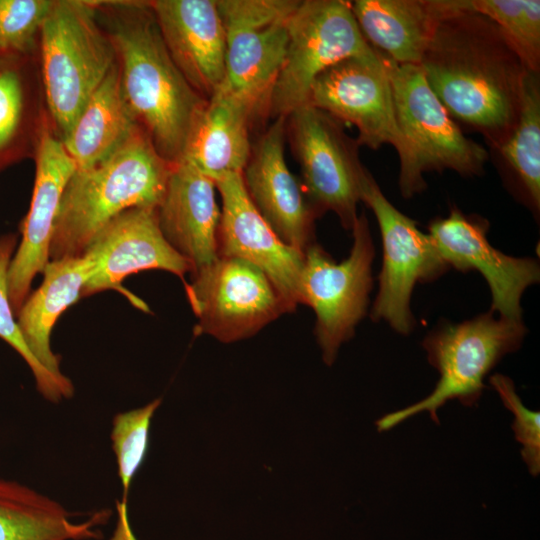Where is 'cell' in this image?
I'll return each instance as SVG.
<instances>
[{
  "instance_id": "6da1fadb",
  "label": "cell",
  "mask_w": 540,
  "mask_h": 540,
  "mask_svg": "<svg viewBox=\"0 0 540 540\" xmlns=\"http://www.w3.org/2000/svg\"><path fill=\"white\" fill-rule=\"evenodd\" d=\"M419 66L453 120L482 134L493 150L507 139L526 67L494 22L476 13H449Z\"/></svg>"
},
{
  "instance_id": "7a4b0ae2",
  "label": "cell",
  "mask_w": 540,
  "mask_h": 540,
  "mask_svg": "<svg viewBox=\"0 0 540 540\" xmlns=\"http://www.w3.org/2000/svg\"><path fill=\"white\" fill-rule=\"evenodd\" d=\"M94 3L115 52L125 103L157 152L179 163L208 100L173 62L148 1Z\"/></svg>"
},
{
  "instance_id": "3957f363",
  "label": "cell",
  "mask_w": 540,
  "mask_h": 540,
  "mask_svg": "<svg viewBox=\"0 0 540 540\" xmlns=\"http://www.w3.org/2000/svg\"><path fill=\"white\" fill-rule=\"evenodd\" d=\"M174 165L140 128L105 160L76 169L61 199L50 260L82 256L96 234L128 209L157 208Z\"/></svg>"
},
{
  "instance_id": "277c9868",
  "label": "cell",
  "mask_w": 540,
  "mask_h": 540,
  "mask_svg": "<svg viewBox=\"0 0 540 540\" xmlns=\"http://www.w3.org/2000/svg\"><path fill=\"white\" fill-rule=\"evenodd\" d=\"M38 60L49 122L62 141L116 62L94 1L55 0Z\"/></svg>"
},
{
  "instance_id": "5b68a950",
  "label": "cell",
  "mask_w": 540,
  "mask_h": 540,
  "mask_svg": "<svg viewBox=\"0 0 540 540\" xmlns=\"http://www.w3.org/2000/svg\"><path fill=\"white\" fill-rule=\"evenodd\" d=\"M525 334L522 321L496 318L491 310L431 332L423 347L428 361L439 373L434 390L424 399L379 418L378 431H388L424 411L439 424L438 410L450 400L456 399L466 407L475 406L485 388L486 375L506 354L520 348Z\"/></svg>"
},
{
  "instance_id": "8992f818",
  "label": "cell",
  "mask_w": 540,
  "mask_h": 540,
  "mask_svg": "<svg viewBox=\"0 0 540 540\" xmlns=\"http://www.w3.org/2000/svg\"><path fill=\"white\" fill-rule=\"evenodd\" d=\"M308 105L340 123L356 127L358 144L372 150L392 145L400 161L399 187L405 198L425 188L410 143L396 117L392 88L383 58H347L322 72L314 81Z\"/></svg>"
},
{
  "instance_id": "52a82bcc",
  "label": "cell",
  "mask_w": 540,
  "mask_h": 540,
  "mask_svg": "<svg viewBox=\"0 0 540 540\" xmlns=\"http://www.w3.org/2000/svg\"><path fill=\"white\" fill-rule=\"evenodd\" d=\"M351 1L303 0L292 14L285 57L268 109L272 120L308 105L312 85L331 66L351 57H370Z\"/></svg>"
},
{
  "instance_id": "ba28073f",
  "label": "cell",
  "mask_w": 540,
  "mask_h": 540,
  "mask_svg": "<svg viewBox=\"0 0 540 540\" xmlns=\"http://www.w3.org/2000/svg\"><path fill=\"white\" fill-rule=\"evenodd\" d=\"M351 231L350 254L339 263L315 242L304 251L300 304L311 307L316 315L314 332L327 365L354 335L367 312L372 289L374 246L364 213L357 217Z\"/></svg>"
},
{
  "instance_id": "9c48e42d",
  "label": "cell",
  "mask_w": 540,
  "mask_h": 540,
  "mask_svg": "<svg viewBox=\"0 0 540 540\" xmlns=\"http://www.w3.org/2000/svg\"><path fill=\"white\" fill-rule=\"evenodd\" d=\"M286 138L300 166L301 186L317 216L332 211L346 230H352L366 171L357 140L345 133L342 123L310 105L286 117Z\"/></svg>"
},
{
  "instance_id": "30bf717a",
  "label": "cell",
  "mask_w": 540,
  "mask_h": 540,
  "mask_svg": "<svg viewBox=\"0 0 540 540\" xmlns=\"http://www.w3.org/2000/svg\"><path fill=\"white\" fill-rule=\"evenodd\" d=\"M300 0H217L226 38L225 78L219 89L268 117L282 66L289 21Z\"/></svg>"
},
{
  "instance_id": "8fae6325",
  "label": "cell",
  "mask_w": 540,
  "mask_h": 540,
  "mask_svg": "<svg viewBox=\"0 0 540 540\" xmlns=\"http://www.w3.org/2000/svg\"><path fill=\"white\" fill-rule=\"evenodd\" d=\"M192 276V281L185 283V291L198 320L195 335L206 334L231 343L255 335L291 312L269 278L241 259L218 257Z\"/></svg>"
},
{
  "instance_id": "7c38bea8",
  "label": "cell",
  "mask_w": 540,
  "mask_h": 540,
  "mask_svg": "<svg viewBox=\"0 0 540 540\" xmlns=\"http://www.w3.org/2000/svg\"><path fill=\"white\" fill-rule=\"evenodd\" d=\"M361 201L377 219L383 247L371 318L386 321L400 334H409L414 326L410 300L415 285L440 277L449 267L429 234L389 202L367 169L361 180Z\"/></svg>"
},
{
  "instance_id": "4fadbf2b",
  "label": "cell",
  "mask_w": 540,
  "mask_h": 540,
  "mask_svg": "<svg viewBox=\"0 0 540 540\" xmlns=\"http://www.w3.org/2000/svg\"><path fill=\"white\" fill-rule=\"evenodd\" d=\"M381 56V55H380ZM386 64L399 127L410 143L419 172H483L488 152L467 138L431 90L419 65Z\"/></svg>"
},
{
  "instance_id": "5bb4252c",
  "label": "cell",
  "mask_w": 540,
  "mask_h": 540,
  "mask_svg": "<svg viewBox=\"0 0 540 540\" xmlns=\"http://www.w3.org/2000/svg\"><path fill=\"white\" fill-rule=\"evenodd\" d=\"M83 255L92 261L93 270L82 297L114 289L146 312L148 306L122 286L124 279L140 271L164 270L185 284L186 273L192 272L188 261L164 238L157 208L136 207L119 214L96 234Z\"/></svg>"
},
{
  "instance_id": "9a60e30c",
  "label": "cell",
  "mask_w": 540,
  "mask_h": 540,
  "mask_svg": "<svg viewBox=\"0 0 540 540\" xmlns=\"http://www.w3.org/2000/svg\"><path fill=\"white\" fill-rule=\"evenodd\" d=\"M488 226L485 219L454 207L446 218L431 222L428 234L449 268L481 273L491 291V311L522 321L521 297L539 282V265L532 258L512 257L494 248L486 237Z\"/></svg>"
},
{
  "instance_id": "2e32d148",
  "label": "cell",
  "mask_w": 540,
  "mask_h": 540,
  "mask_svg": "<svg viewBox=\"0 0 540 540\" xmlns=\"http://www.w3.org/2000/svg\"><path fill=\"white\" fill-rule=\"evenodd\" d=\"M35 178L29 210L23 219L21 240L8 270V293L13 312L18 314L30 294L37 274L50 261V246L64 190L76 170L62 141L48 121L34 155Z\"/></svg>"
},
{
  "instance_id": "e0dca14e",
  "label": "cell",
  "mask_w": 540,
  "mask_h": 540,
  "mask_svg": "<svg viewBox=\"0 0 540 540\" xmlns=\"http://www.w3.org/2000/svg\"><path fill=\"white\" fill-rule=\"evenodd\" d=\"M214 182L222 200L218 256L238 258L257 267L294 311L300 304L304 252L285 244L262 218L245 190L241 173Z\"/></svg>"
},
{
  "instance_id": "ac0fdd59",
  "label": "cell",
  "mask_w": 540,
  "mask_h": 540,
  "mask_svg": "<svg viewBox=\"0 0 540 540\" xmlns=\"http://www.w3.org/2000/svg\"><path fill=\"white\" fill-rule=\"evenodd\" d=\"M285 140L286 117H278L252 146L242 181L251 202L275 234L304 252L315 242L318 216L287 166Z\"/></svg>"
},
{
  "instance_id": "d6986e66",
  "label": "cell",
  "mask_w": 540,
  "mask_h": 540,
  "mask_svg": "<svg viewBox=\"0 0 540 540\" xmlns=\"http://www.w3.org/2000/svg\"><path fill=\"white\" fill-rule=\"evenodd\" d=\"M173 62L209 100L225 78L226 38L217 0L148 1Z\"/></svg>"
},
{
  "instance_id": "ffe728a7",
  "label": "cell",
  "mask_w": 540,
  "mask_h": 540,
  "mask_svg": "<svg viewBox=\"0 0 540 540\" xmlns=\"http://www.w3.org/2000/svg\"><path fill=\"white\" fill-rule=\"evenodd\" d=\"M215 182L192 166L172 168L157 207L160 230L169 245L192 267V272L217 260L221 210Z\"/></svg>"
},
{
  "instance_id": "44dd1931",
  "label": "cell",
  "mask_w": 540,
  "mask_h": 540,
  "mask_svg": "<svg viewBox=\"0 0 540 540\" xmlns=\"http://www.w3.org/2000/svg\"><path fill=\"white\" fill-rule=\"evenodd\" d=\"M260 118L247 100L219 89L196 122L180 162L213 181L242 173L252 150L250 129Z\"/></svg>"
},
{
  "instance_id": "7402d4cb",
  "label": "cell",
  "mask_w": 540,
  "mask_h": 540,
  "mask_svg": "<svg viewBox=\"0 0 540 540\" xmlns=\"http://www.w3.org/2000/svg\"><path fill=\"white\" fill-rule=\"evenodd\" d=\"M48 121L38 53H0V173L34 158Z\"/></svg>"
},
{
  "instance_id": "603a6c76",
  "label": "cell",
  "mask_w": 540,
  "mask_h": 540,
  "mask_svg": "<svg viewBox=\"0 0 540 540\" xmlns=\"http://www.w3.org/2000/svg\"><path fill=\"white\" fill-rule=\"evenodd\" d=\"M351 8L367 43L397 64L419 65L447 16L441 0H356Z\"/></svg>"
},
{
  "instance_id": "cb8c5ba5",
  "label": "cell",
  "mask_w": 540,
  "mask_h": 540,
  "mask_svg": "<svg viewBox=\"0 0 540 540\" xmlns=\"http://www.w3.org/2000/svg\"><path fill=\"white\" fill-rule=\"evenodd\" d=\"M93 270L86 256L50 260L43 270L40 286L30 293L16 315L21 334L37 360L58 378L66 377L59 357L50 345L53 327L61 314L82 297Z\"/></svg>"
},
{
  "instance_id": "d4e9b609",
  "label": "cell",
  "mask_w": 540,
  "mask_h": 540,
  "mask_svg": "<svg viewBox=\"0 0 540 540\" xmlns=\"http://www.w3.org/2000/svg\"><path fill=\"white\" fill-rule=\"evenodd\" d=\"M108 519L100 511L75 521L58 502L14 480L0 478V540H88Z\"/></svg>"
},
{
  "instance_id": "484cf974",
  "label": "cell",
  "mask_w": 540,
  "mask_h": 540,
  "mask_svg": "<svg viewBox=\"0 0 540 540\" xmlns=\"http://www.w3.org/2000/svg\"><path fill=\"white\" fill-rule=\"evenodd\" d=\"M140 128L124 101L115 62L62 143L76 169H86L115 153Z\"/></svg>"
},
{
  "instance_id": "4316f807",
  "label": "cell",
  "mask_w": 540,
  "mask_h": 540,
  "mask_svg": "<svg viewBox=\"0 0 540 540\" xmlns=\"http://www.w3.org/2000/svg\"><path fill=\"white\" fill-rule=\"evenodd\" d=\"M510 171L520 195L536 212L540 207V79L526 68L516 124L495 150Z\"/></svg>"
},
{
  "instance_id": "83f0119b",
  "label": "cell",
  "mask_w": 540,
  "mask_h": 540,
  "mask_svg": "<svg viewBox=\"0 0 540 540\" xmlns=\"http://www.w3.org/2000/svg\"><path fill=\"white\" fill-rule=\"evenodd\" d=\"M453 12L482 15L496 24L528 70H540L539 0H447Z\"/></svg>"
},
{
  "instance_id": "f1b7e54d",
  "label": "cell",
  "mask_w": 540,
  "mask_h": 540,
  "mask_svg": "<svg viewBox=\"0 0 540 540\" xmlns=\"http://www.w3.org/2000/svg\"><path fill=\"white\" fill-rule=\"evenodd\" d=\"M18 246V236L7 233L0 236V338L8 343L26 362L37 390L50 402L72 397L74 387L68 377L58 378L49 372L29 350L17 324L8 293V270Z\"/></svg>"
},
{
  "instance_id": "f546056e",
  "label": "cell",
  "mask_w": 540,
  "mask_h": 540,
  "mask_svg": "<svg viewBox=\"0 0 540 540\" xmlns=\"http://www.w3.org/2000/svg\"><path fill=\"white\" fill-rule=\"evenodd\" d=\"M160 403L161 399H156L113 418L111 440L123 489L122 501L126 502L133 477L145 458L151 419Z\"/></svg>"
},
{
  "instance_id": "4dcf8cb0",
  "label": "cell",
  "mask_w": 540,
  "mask_h": 540,
  "mask_svg": "<svg viewBox=\"0 0 540 540\" xmlns=\"http://www.w3.org/2000/svg\"><path fill=\"white\" fill-rule=\"evenodd\" d=\"M55 0H0V53H38L41 28Z\"/></svg>"
},
{
  "instance_id": "1f68e13d",
  "label": "cell",
  "mask_w": 540,
  "mask_h": 540,
  "mask_svg": "<svg viewBox=\"0 0 540 540\" xmlns=\"http://www.w3.org/2000/svg\"><path fill=\"white\" fill-rule=\"evenodd\" d=\"M490 384L498 392L504 406L514 414L512 430L521 444V456L529 473H540V414L528 409L518 396L513 381L502 374L490 377Z\"/></svg>"
}]
</instances>
